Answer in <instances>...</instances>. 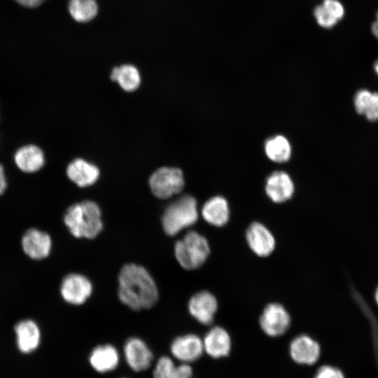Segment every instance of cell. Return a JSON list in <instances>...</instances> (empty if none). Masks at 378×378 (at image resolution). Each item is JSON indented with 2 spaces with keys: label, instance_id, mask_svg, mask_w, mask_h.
<instances>
[{
  "label": "cell",
  "instance_id": "1",
  "mask_svg": "<svg viewBox=\"0 0 378 378\" xmlns=\"http://www.w3.org/2000/svg\"><path fill=\"white\" fill-rule=\"evenodd\" d=\"M118 293L121 302L134 311L151 308L158 299L153 278L145 267L134 263L121 268Z\"/></svg>",
  "mask_w": 378,
  "mask_h": 378
},
{
  "label": "cell",
  "instance_id": "2",
  "mask_svg": "<svg viewBox=\"0 0 378 378\" xmlns=\"http://www.w3.org/2000/svg\"><path fill=\"white\" fill-rule=\"evenodd\" d=\"M64 222L76 238L94 239L103 229L100 208L89 200L69 206L64 214Z\"/></svg>",
  "mask_w": 378,
  "mask_h": 378
},
{
  "label": "cell",
  "instance_id": "3",
  "mask_svg": "<svg viewBox=\"0 0 378 378\" xmlns=\"http://www.w3.org/2000/svg\"><path fill=\"white\" fill-rule=\"evenodd\" d=\"M198 219L196 200L184 195L171 203L162 217V226L169 236H175L182 230L194 225Z\"/></svg>",
  "mask_w": 378,
  "mask_h": 378
},
{
  "label": "cell",
  "instance_id": "4",
  "mask_svg": "<svg viewBox=\"0 0 378 378\" xmlns=\"http://www.w3.org/2000/svg\"><path fill=\"white\" fill-rule=\"evenodd\" d=\"M210 253L207 239L195 231L188 232L174 246V255L178 264L185 270H192L201 267Z\"/></svg>",
  "mask_w": 378,
  "mask_h": 378
},
{
  "label": "cell",
  "instance_id": "5",
  "mask_svg": "<svg viewBox=\"0 0 378 378\" xmlns=\"http://www.w3.org/2000/svg\"><path fill=\"white\" fill-rule=\"evenodd\" d=\"M153 194L160 199H167L179 193L184 186L182 171L175 167H161L150 177Z\"/></svg>",
  "mask_w": 378,
  "mask_h": 378
},
{
  "label": "cell",
  "instance_id": "6",
  "mask_svg": "<svg viewBox=\"0 0 378 378\" xmlns=\"http://www.w3.org/2000/svg\"><path fill=\"white\" fill-rule=\"evenodd\" d=\"M290 325V317L286 309L280 304H267L260 318L262 331L270 337L284 334Z\"/></svg>",
  "mask_w": 378,
  "mask_h": 378
},
{
  "label": "cell",
  "instance_id": "7",
  "mask_svg": "<svg viewBox=\"0 0 378 378\" xmlns=\"http://www.w3.org/2000/svg\"><path fill=\"white\" fill-rule=\"evenodd\" d=\"M60 293L66 302L79 305L90 297L92 284L89 279L83 274H69L62 281Z\"/></svg>",
  "mask_w": 378,
  "mask_h": 378
},
{
  "label": "cell",
  "instance_id": "8",
  "mask_svg": "<svg viewBox=\"0 0 378 378\" xmlns=\"http://www.w3.org/2000/svg\"><path fill=\"white\" fill-rule=\"evenodd\" d=\"M190 315L203 325L211 324L218 309L215 296L209 291L202 290L194 294L188 305Z\"/></svg>",
  "mask_w": 378,
  "mask_h": 378
},
{
  "label": "cell",
  "instance_id": "9",
  "mask_svg": "<svg viewBox=\"0 0 378 378\" xmlns=\"http://www.w3.org/2000/svg\"><path fill=\"white\" fill-rule=\"evenodd\" d=\"M246 238L251 251L258 256H268L274 250V237L265 225L259 222L252 223L248 227Z\"/></svg>",
  "mask_w": 378,
  "mask_h": 378
},
{
  "label": "cell",
  "instance_id": "10",
  "mask_svg": "<svg viewBox=\"0 0 378 378\" xmlns=\"http://www.w3.org/2000/svg\"><path fill=\"white\" fill-rule=\"evenodd\" d=\"M170 350L175 358L183 363H189L197 360L203 354V342L194 334L179 336L172 342Z\"/></svg>",
  "mask_w": 378,
  "mask_h": 378
},
{
  "label": "cell",
  "instance_id": "11",
  "mask_svg": "<svg viewBox=\"0 0 378 378\" xmlns=\"http://www.w3.org/2000/svg\"><path fill=\"white\" fill-rule=\"evenodd\" d=\"M291 358L297 363L313 365L318 361L321 348L316 341L306 335L294 338L289 346Z\"/></svg>",
  "mask_w": 378,
  "mask_h": 378
},
{
  "label": "cell",
  "instance_id": "12",
  "mask_svg": "<svg viewBox=\"0 0 378 378\" xmlns=\"http://www.w3.org/2000/svg\"><path fill=\"white\" fill-rule=\"evenodd\" d=\"M124 354L128 365L136 372L147 370L153 358L148 346L138 337H131L125 342Z\"/></svg>",
  "mask_w": 378,
  "mask_h": 378
},
{
  "label": "cell",
  "instance_id": "13",
  "mask_svg": "<svg viewBox=\"0 0 378 378\" xmlns=\"http://www.w3.org/2000/svg\"><path fill=\"white\" fill-rule=\"evenodd\" d=\"M22 245L24 251L29 257L40 260L46 258L50 254L52 241L46 232L37 229H30L24 234Z\"/></svg>",
  "mask_w": 378,
  "mask_h": 378
},
{
  "label": "cell",
  "instance_id": "14",
  "mask_svg": "<svg viewBox=\"0 0 378 378\" xmlns=\"http://www.w3.org/2000/svg\"><path fill=\"white\" fill-rule=\"evenodd\" d=\"M204 351L214 358L229 355L231 340L228 332L223 328L215 326L210 329L204 337Z\"/></svg>",
  "mask_w": 378,
  "mask_h": 378
},
{
  "label": "cell",
  "instance_id": "15",
  "mask_svg": "<svg viewBox=\"0 0 378 378\" xmlns=\"http://www.w3.org/2000/svg\"><path fill=\"white\" fill-rule=\"evenodd\" d=\"M265 191L273 202H284L292 197L294 192L293 183L286 172H275L268 177Z\"/></svg>",
  "mask_w": 378,
  "mask_h": 378
},
{
  "label": "cell",
  "instance_id": "16",
  "mask_svg": "<svg viewBox=\"0 0 378 378\" xmlns=\"http://www.w3.org/2000/svg\"><path fill=\"white\" fill-rule=\"evenodd\" d=\"M69 178L79 187H87L94 184L99 176V170L95 165L83 160L76 159L67 167Z\"/></svg>",
  "mask_w": 378,
  "mask_h": 378
},
{
  "label": "cell",
  "instance_id": "17",
  "mask_svg": "<svg viewBox=\"0 0 378 378\" xmlns=\"http://www.w3.org/2000/svg\"><path fill=\"white\" fill-rule=\"evenodd\" d=\"M119 359L117 349L108 344L96 346L89 358L91 366L100 373L113 370L118 366Z\"/></svg>",
  "mask_w": 378,
  "mask_h": 378
},
{
  "label": "cell",
  "instance_id": "18",
  "mask_svg": "<svg viewBox=\"0 0 378 378\" xmlns=\"http://www.w3.org/2000/svg\"><path fill=\"white\" fill-rule=\"evenodd\" d=\"M203 218L209 224L222 227L230 218V209L227 200L221 196L210 198L203 205L202 209Z\"/></svg>",
  "mask_w": 378,
  "mask_h": 378
},
{
  "label": "cell",
  "instance_id": "19",
  "mask_svg": "<svg viewBox=\"0 0 378 378\" xmlns=\"http://www.w3.org/2000/svg\"><path fill=\"white\" fill-rule=\"evenodd\" d=\"M17 344L23 353H30L35 350L40 342V330L36 323L31 320L19 322L15 328Z\"/></svg>",
  "mask_w": 378,
  "mask_h": 378
},
{
  "label": "cell",
  "instance_id": "20",
  "mask_svg": "<svg viewBox=\"0 0 378 378\" xmlns=\"http://www.w3.org/2000/svg\"><path fill=\"white\" fill-rule=\"evenodd\" d=\"M18 167L24 172H35L44 164V154L34 145H27L18 149L14 156Z\"/></svg>",
  "mask_w": 378,
  "mask_h": 378
},
{
  "label": "cell",
  "instance_id": "21",
  "mask_svg": "<svg viewBox=\"0 0 378 378\" xmlns=\"http://www.w3.org/2000/svg\"><path fill=\"white\" fill-rule=\"evenodd\" d=\"M192 369L188 363L176 365L167 356H162L158 360L153 370L154 378H191Z\"/></svg>",
  "mask_w": 378,
  "mask_h": 378
},
{
  "label": "cell",
  "instance_id": "22",
  "mask_svg": "<svg viewBox=\"0 0 378 378\" xmlns=\"http://www.w3.org/2000/svg\"><path fill=\"white\" fill-rule=\"evenodd\" d=\"M354 103L358 114L372 122L378 120V92L360 90L355 94Z\"/></svg>",
  "mask_w": 378,
  "mask_h": 378
},
{
  "label": "cell",
  "instance_id": "23",
  "mask_svg": "<svg viewBox=\"0 0 378 378\" xmlns=\"http://www.w3.org/2000/svg\"><path fill=\"white\" fill-rule=\"evenodd\" d=\"M111 78L116 81L125 91L132 92L137 89L141 83L139 70L133 65L123 64L113 68Z\"/></svg>",
  "mask_w": 378,
  "mask_h": 378
},
{
  "label": "cell",
  "instance_id": "24",
  "mask_svg": "<svg viewBox=\"0 0 378 378\" xmlns=\"http://www.w3.org/2000/svg\"><path fill=\"white\" fill-rule=\"evenodd\" d=\"M265 150L267 157L276 162L287 161L291 154L288 141L281 135L269 139L265 143Z\"/></svg>",
  "mask_w": 378,
  "mask_h": 378
},
{
  "label": "cell",
  "instance_id": "25",
  "mask_svg": "<svg viewBox=\"0 0 378 378\" xmlns=\"http://www.w3.org/2000/svg\"><path fill=\"white\" fill-rule=\"evenodd\" d=\"M69 11L76 21L87 22L97 15L98 6L96 0H69Z\"/></svg>",
  "mask_w": 378,
  "mask_h": 378
},
{
  "label": "cell",
  "instance_id": "26",
  "mask_svg": "<svg viewBox=\"0 0 378 378\" xmlns=\"http://www.w3.org/2000/svg\"><path fill=\"white\" fill-rule=\"evenodd\" d=\"M314 14L318 24L324 28H331L341 20L333 8L323 4L315 8Z\"/></svg>",
  "mask_w": 378,
  "mask_h": 378
},
{
  "label": "cell",
  "instance_id": "27",
  "mask_svg": "<svg viewBox=\"0 0 378 378\" xmlns=\"http://www.w3.org/2000/svg\"><path fill=\"white\" fill-rule=\"evenodd\" d=\"M314 378H345L339 368L326 365L319 368Z\"/></svg>",
  "mask_w": 378,
  "mask_h": 378
},
{
  "label": "cell",
  "instance_id": "28",
  "mask_svg": "<svg viewBox=\"0 0 378 378\" xmlns=\"http://www.w3.org/2000/svg\"><path fill=\"white\" fill-rule=\"evenodd\" d=\"M18 3H19L20 5L26 6V7H30L34 8L39 6L43 0H15Z\"/></svg>",
  "mask_w": 378,
  "mask_h": 378
},
{
  "label": "cell",
  "instance_id": "29",
  "mask_svg": "<svg viewBox=\"0 0 378 378\" xmlns=\"http://www.w3.org/2000/svg\"><path fill=\"white\" fill-rule=\"evenodd\" d=\"M6 186L7 183L4 167L0 164V195L5 191Z\"/></svg>",
  "mask_w": 378,
  "mask_h": 378
},
{
  "label": "cell",
  "instance_id": "30",
  "mask_svg": "<svg viewBox=\"0 0 378 378\" xmlns=\"http://www.w3.org/2000/svg\"><path fill=\"white\" fill-rule=\"evenodd\" d=\"M372 31L374 36L378 38V13L377 15V20L372 25Z\"/></svg>",
  "mask_w": 378,
  "mask_h": 378
},
{
  "label": "cell",
  "instance_id": "31",
  "mask_svg": "<svg viewBox=\"0 0 378 378\" xmlns=\"http://www.w3.org/2000/svg\"><path fill=\"white\" fill-rule=\"evenodd\" d=\"M374 298H375L376 303L378 305V286L375 290Z\"/></svg>",
  "mask_w": 378,
  "mask_h": 378
},
{
  "label": "cell",
  "instance_id": "32",
  "mask_svg": "<svg viewBox=\"0 0 378 378\" xmlns=\"http://www.w3.org/2000/svg\"><path fill=\"white\" fill-rule=\"evenodd\" d=\"M374 68L377 74L378 75V60L375 62Z\"/></svg>",
  "mask_w": 378,
  "mask_h": 378
}]
</instances>
